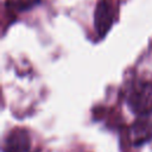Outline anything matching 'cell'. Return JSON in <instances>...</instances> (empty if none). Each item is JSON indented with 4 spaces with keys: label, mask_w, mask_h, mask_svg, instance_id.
I'll return each mask as SVG.
<instances>
[{
    "label": "cell",
    "mask_w": 152,
    "mask_h": 152,
    "mask_svg": "<svg viewBox=\"0 0 152 152\" xmlns=\"http://www.w3.org/2000/svg\"><path fill=\"white\" fill-rule=\"evenodd\" d=\"M129 109L137 115H148L152 113V82L140 81L135 83L127 96Z\"/></svg>",
    "instance_id": "6da1fadb"
},
{
    "label": "cell",
    "mask_w": 152,
    "mask_h": 152,
    "mask_svg": "<svg viewBox=\"0 0 152 152\" xmlns=\"http://www.w3.org/2000/svg\"><path fill=\"white\" fill-rule=\"evenodd\" d=\"M113 8L108 0H100L95 10V28L100 37H104L113 24Z\"/></svg>",
    "instance_id": "7a4b0ae2"
},
{
    "label": "cell",
    "mask_w": 152,
    "mask_h": 152,
    "mask_svg": "<svg viewBox=\"0 0 152 152\" xmlns=\"http://www.w3.org/2000/svg\"><path fill=\"white\" fill-rule=\"evenodd\" d=\"M30 135L23 128H15L11 131L2 146V152H28L30 150Z\"/></svg>",
    "instance_id": "3957f363"
}]
</instances>
